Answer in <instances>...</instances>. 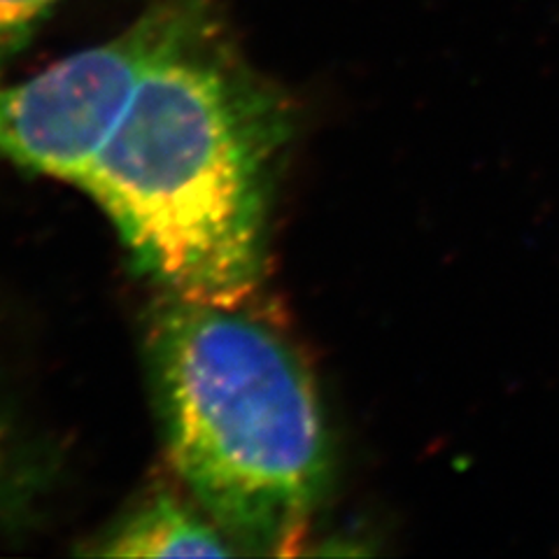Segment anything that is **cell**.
Listing matches in <instances>:
<instances>
[{
    "label": "cell",
    "instance_id": "1",
    "mask_svg": "<svg viewBox=\"0 0 559 559\" xmlns=\"http://www.w3.org/2000/svg\"><path fill=\"white\" fill-rule=\"evenodd\" d=\"M287 112L226 43L210 0H180L75 187L170 299L248 308L266 271Z\"/></svg>",
    "mask_w": 559,
    "mask_h": 559
},
{
    "label": "cell",
    "instance_id": "2",
    "mask_svg": "<svg viewBox=\"0 0 559 559\" xmlns=\"http://www.w3.org/2000/svg\"><path fill=\"white\" fill-rule=\"evenodd\" d=\"M173 468L236 552L296 555L331 483V443L294 347L245 308L170 299L152 331Z\"/></svg>",
    "mask_w": 559,
    "mask_h": 559
},
{
    "label": "cell",
    "instance_id": "3",
    "mask_svg": "<svg viewBox=\"0 0 559 559\" xmlns=\"http://www.w3.org/2000/svg\"><path fill=\"white\" fill-rule=\"evenodd\" d=\"M178 8L180 0H159L117 38L0 86V156L75 185Z\"/></svg>",
    "mask_w": 559,
    "mask_h": 559
},
{
    "label": "cell",
    "instance_id": "4",
    "mask_svg": "<svg viewBox=\"0 0 559 559\" xmlns=\"http://www.w3.org/2000/svg\"><path fill=\"white\" fill-rule=\"evenodd\" d=\"M105 557H229L231 540L197 503L156 492L117 522L92 550Z\"/></svg>",
    "mask_w": 559,
    "mask_h": 559
},
{
    "label": "cell",
    "instance_id": "5",
    "mask_svg": "<svg viewBox=\"0 0 559 559\" xmlns=\"http://www.w3.org/2000/svg\"><path fill=\"white\" fill-rule=\"evenodd\" d=\"M59 0H0V61L20 49Z\"/></svg>",
    "mask_w": 559,
    "mask_h": 559
}]
</instances>
